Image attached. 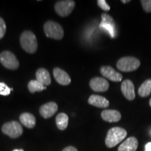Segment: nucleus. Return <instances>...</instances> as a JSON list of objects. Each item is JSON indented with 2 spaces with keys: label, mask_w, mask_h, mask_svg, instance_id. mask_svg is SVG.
<instances>
[{
  "label": "nucleus",
  "mask_w": 151,
  "mask_h": 151,
  "mask_svg": "<svg viewBox=\"0 0 151 151\" xmlns=\"http://www.w3.org/2000/svg\"><path fill=\"white\" fill-rule=\"evenodd\" d=\"M145 151H151V142L146 143V146H145Z\"/></svg>",
  "instance_id": "obj_27"
},
{
  "label": "nucleus",
  "mask_w": 151,
  "mask_h": 151,
  "mask_svg": "<svg viewBox=\"0 0 151 151\" xmlns=\"http://www.w3.org/2000/svg\"><path fill=\"white\" fill-rule=\"evenodd\" d=\"M88 103L98 108H107L109 106V101L106 98L97 94H92L90 96L88 99Z\"/></svg>",
  "instance_id": "obj_14"
},
{
  "label": "nucleus",
  "mask_w": 151,
  "mask_h": 151,
  "mask_svg": "<svg viewBox=\"0 0 151 151\" xmlns=\"http://www.w3.org/2000/svg\"><path fill=\"white\" fill-rule=\"evenodd\" d=\"M36 78L37 81L42 83L43 86H49L51 83L50 73L46 69L40 68L36 72Z\"/></svg>",
  "instance_id": "obj_17"
},
{
  "label": "nucleus",
  "mask_w": 151,
  "mask_h": 151,
  "mask_svg": "<svg viewBox=\"0 0 151 151\" xmlns=\"http://www.w3.org/2000/svg\"><path fill=\"white\" fill-rule=\"evenodd\" d=\"M1 131L4 134L12 139H16L22 134L23 129L20 124L17 121L9 122L3 124Z\"/></svg>",
  "instance_id": "obj_5"
},
{
  "label": "nucleus",
  "mask_w": 151,
  "mask_h": 151,
  "mask_svg": "<svg viewBox=\"0 0 151 151\" xmlns=\"http://www.w3.org/2000/svg\"><path fill=\"white\" fill-rule=\"evenodd\" d=\"M97 4L99 6V7H100V8L104 11H110V6L108 5V4L106 3V1L105 0H98Z\"/></svg>",
  "instance_id": "obj_25"
},
{
  "label": "nucleus",
  "mask_w": 151,
  "mask_h": 151,
  "mask_svg": "<svg viewBox=\"0 0 151 151\" xmlns=\"http://www.w3.org/2000/svg\"><path fill=\"white\" fill-rule=\"evenodd\" d=\"M43 30L47 37L56 40H60L64 37V30L62 26L52 20H48L44 24Z\"/></svg>",
  "instance_id": "obj_3"
},
{
  "label": "nucleus",
  "mask_w": 151,
  "mask_h": 151,
  "mask_svg": "<svg viewBox=\"0 0 151 151\" xmlns=\"http://www.w3.org/2000/svg\"><path fill=\"white\" fill-rule=\"evenodd\" d=\"M139 142L137 138L131 137L121 143L118 148V151H136L138 148Z\"/></svg>",
  "instance_id": "obj_15"
},
{
  "label": "nucleus",
  "mask_w": 151,
  "mask_h": 151,
  "mask_svg": "<svg viewBox=\"0 0 151 151\" xmlns=\"http://www.w3.org/2000/svg\"><path fill=\"white\" fill-rule=\"evenodd\" d=\"M101 116L104 121L109 122H116L121 119V114L116 110H104Z\"/></svg>",
  "instance_id": "obj_16"
},
{
  "label": "nucleus",
  "mask_w": 151,
  "mask_h": 151,
  "mask_svg": "<svg viewBox=\"0 0 151 151\" xmlns=\"http://www.w3.org/2000/svg\"><path fill=\"white\" fill-rule=\"evenodd\" d=\"M11 88L4 83L0 82V94L3 96H8L11 93Z\"/></svg>",
  "instance_id": "obj_22"
},
{
  "label": "nucleus",
  "mask_w": 151,
  "mask_h": 151,
  "mask_svg": "<svg viewBox=\"0 0 151 151\" xmlns=\"http://www.w3.org/2000/svg\"><path fill=\"white\" fill-rule=\"evenodd\" d=\"M13 151H24L22 149H15V150H14Z\"/></svg>",
  "instance_id": "obj_29"
},
{
  "label": "nucleus",
  "mask_w": 151,
  "mask_h": 151,
  "mask_svg": "<svg viewBox=\"0 0 151 151\" xmlns=\"http://www.w3.org/2000/svg\"><path fill=\"white\" fill-rule=\"evenodd\" d=\"M141 3L143 10L147 13L151 12V0H141Z\"/></svg>",
  "instance_id": "obj_23"
},
{
  "label": "nucleus",
  "mask_w": 151,
  "mask_h": 151,
  "mask_svg": "<svg viewBox=\"0 0 151 151\" xmlns=\"http://www.w3.org/2000/svg\"><path fill=\"white\" fill-rule=\"evenodd\" d=\"M100 73L105 78L113 82H120L122 80V76L110 66H103L100 68Z\"/></svg>",
  "instance_id": "obj_10"
},
{
  "label": "nucleus",
  "mask_w": 151,
  "mask_h": 151,
  "mask_svg": "<svg viewBox=\"0 0 151 151\" xmlns=\"http://www.w3.org/2000/svg\"><path fill=\"white\" fill-rule=\"evenodd\" d=\"M28 89L31 93H35L36 92H41L46 89V87L37 80L30 81L28 83Z\"/></svg>",
  "instance_id": "obj_21"
},
{
  "label": "nucleus",
  "mask_w": 151,
  "mask_h": 151,
  "mask_svg": "<svg viewBox=\"0 0 151 151\" xmlns=\"http://www.w3.org/2000/svg\"><path fill=\"white\" fill-rule=\"evenodd\" d=\"M99 27L106 31L111 38H114L116 35V22L113 18L107 14H101V22L99 24Z\"/></svg>",
  "instance_id": "obj_8"
},
{
  "label": "nucleus",
  "mask_w": 151,
  "mask_h": 151,
  "mask_svg": "<svg viewBox=\"0 0 151 151\" xmlns=\"http://www.w3.org/2000/svg\"><path fill=\"white\" fill-rule=\"evenodd\" d=\"M56 125L60 130H65L67 129L68 123H69V117L66 113H60L55 118Z\"/></svg>",
  "instance_id": "obj_19"
},
{
  "label": "nucleus",
  "mask_w": 151,
  "mask_h": 151,
  "mask_svg": "<svg viewBox=\"0 0 151 151\" xmlns=\"http://www.w3.org/2000/svg\"><path fill=\"white\" fill-rule=\"evenodd\" d=\"M121 91L126 99L132 101L135 99L134 86L130 80H124L121 84Z\"/></svg>",
  "instance_id": "obj_11"
},
{
  "label": "nucleus",
  "mask_w": 151,
  "mask_h": 151,
  "mask_svg": "<svg viewBox=\"0 0 151 151\" xmlns=\"http://www.w3.org/2000/svg\"><path fill=\"white\" fill-rule=\"evenodd\" d=\"M20 122L26 127L34 128L36 124V118L34 115L29 113H23L20 116Z\"/></svg>",
  "instance_id": "obj_18"
},
{
  "label": "nucleus",
  "mask_w": 151,
  "mask_h": 151,
  "mask_svg": "<svg viewBox=\"0 0 151 151\" xmlns=\"http://www.w3.org/2000/svg\"><path fill=\"white\" fill-rule=\"evenodd\" d=\"M53 76L58 83L62 86H68L71 83V78L65 71L60 68H55L53 69Z\"/></svg>",
  "instance_id": "obj_13"
},
{
  "label": "nucleus",
  "mask_w": 151,
  "mask_h": 151,
  "mask_svg": "<svg viewBox=\"0 0 151 151\" xmlns=\"http://www.w3.org/2000/svg\"><path fill=\"white\" fill-rule=\"evenodd\" d=\"M62 151H78V150L73 146H68L64 149Z\"/></svg>",
  "instance_id": "obj_26"
},
{
  "label": "nucleus",
  "mask_w": 151,
  "mask_h": 151,
  "mask_svg": "<svg viewBox=\"0 0 151 151\" xmlns=\"http://www.w3.org/2000/svg\"><path fill=\"white\" fill-rule=\"evenodd\" d=\"M75 6V1L72 0L58 1L55 4V10L60 16L66 17L72 12Z\"/></svg>",
  "instance_id": "obj_7"
},
{
  "label": "nucleus",
  "mask_w": 151,
  "mask_h": 151,
  "mask_svg": "<svg viewBox=\"0 0 151 151\" xmlns=\"http://www.w3.org/2000/svg\"><path fill=\"white\" fill-rule=\"evenodd\" d=\"M20 42L22 48L28 53H35L37 51L38 43L37 37L32 32L24 31L20 37Z\"/></svg>",
  "instance_id": "obj_2"
},
{
  "label": "nucleus",
  "mask_w": 151,
  "mask_h": 151,
  "mask_svg": "<svg viewBox=\"0 0 151 151\" xmlns=\"http://www.w3.org/2000/svg\"><path fill=\"white\" fill-rule=\"evenodd\" d=\"M140 65L139 60L134 57H124L118 60L116 66L118 70L123 72H129L137 70Z\"/></svg>",
  "instance_id": "obj_4"
},
{
  "label": "nucleus",
  "mask_w": 151,
  "mask_h": 151,
  "mask_svg": "<svg viewBox=\"0 0 151 151\" xmlns=\"http://www.w3.org/2000/svg\"><path fill=\"white\" fill-rule=\"evenodd\" d=\"M129 0H125V1H124V0H122V3H124V4H126V3H128V2H129Z\"/></svg>",
  "instance_id": "obj_28"
},
{
  "label": "nucleus",
  "mask_w": 151,
  "mask_h": 151,
  "mask_svg": "<svg viewBox=\"0 0 151 151\" xmlns=\"http://www.w3.org/2000/svg\"><path fill=\"white\" fill-rule=\"evenodd\" d=\"M138 92L141 97H146L150 95L151 93V79L145 81L139 87Z\"/></svg>",
  "instance_id": "obj_20"
},
{
  "label": "nucleus",
  "mask_w": 151,
  "mask_h": 151,
  "mask_svg": "<svg viewBox=\"0 0 151 151\" xmlns=\"http://www.w3.org/2000/svg\"><path fill=\"white\" fill-rule=\"evenodd\" d=\"M0 62L4 67L11 70H15L19 67V62L16 55L13 52L8 50L1 52Z\"/></svg>",
  "instance_id": "obj_6"
},
{
  "label": "nucleus",
  "mask_w": 151,
  "mask_h": 151,
  "mask_svg": "<svg viewBox=\"0 0 151 151\" xmlns=\"http://www.w3.org/2000/svg\"><path fill=\"white\" fill-rule=\"evenodd\" d=\"M6 31V25L4 20L0 18V39H2L4 36L5 35Z\"/></svg>",
  "instance_id": "obj_24"
},
{
  "label": "nucleus",
  "mask_w": 151,
  "mask_h": 151,
  "mask_svg": "<svg viewBox=\"0 0 151 151\" xmlns=\"http://www.w3.org/2000/svg\"><path fill=\"white\" fill-rule=\"evenodd\" d=\"M90 86L94 92H106L109 90V83L105 78L94 77L90 81Z\"/></svg>",
  "instance_id": "obj_9"
},
{
  "label": "nucleus",
  "mask_w": 151,
  "mask_h": 151,
  "mask_svg": "<svg viewBox=\"0 0 151 151\" xmlns=\"http://www.w3.org/2000/svg\"><path fill=\"white\" fill-rule=\"evenodd\" d=\"M127 131L122 127H113L109 130L105 139L106 146L108 148H113L127 137Z\"/></svg>",
  "instance_id": "obj_1"
},
{
  "label": "nucleus",
  "mask_w": 151,
  "mask_h": 151,
  "mask_svg": "<svg viewBox=\"0 0 151 151\" xmlns=\"http://www.w3.org/2000/svg\"><path fill=\"white\" fill-rule=\"evenodd\" d=\"M58 106L55 102L51 101L41 106L39 109V113L41 116L44 118H49L52 117L57 112Z\"/></svg>",
  "instance_id": "obj_12"
},
{
  "label": "nucleus",
  "mask_w": 151,
  "mask_h": 151,
  "mask_svg": "<svg viewBox=\"0 0 151 151\" xmlns=\"http://www.w3.org/2000/svg\"><path fill=\"white\" fill-rule=\"evenodd\" d=\"M149 105H150V106L151 107V98H150V101H149Z\"/></svg>",
  "instance_id": "obj_30"
}]
</instances>
